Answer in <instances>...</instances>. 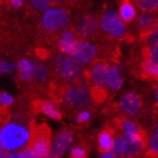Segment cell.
I'll list each match as a JSON object with an SVG mask.
<instances>
[{"label": "cell", "instance_id": "836d02e7", "mask_svg": "<svg viewBox=\"0 0 158 158\" xmlns=\"http://www.w3.org/2000/svg\"><path fill=\"white\" fill-rule=\"evenodd\" d=\"M157 36H158V32L157 30L152 31V33H150V35L148 36V41L150 43H157Z\"/></svg>", "mask_w": 158, "mask_h": 158}, {"label": "cell", "instance_id": "d6a6232c", "mask_svg": "<svg viewBox=\"0 0 158 158\" xmlns=\"http://www.w3.org/2000/svg\"><path fill=\"white\" fill-rule=\"evenodd\" d=\"M61 39L64 40H75V34L71 31H63L62 32V37Z\"/></svg>", "mask_w": 158, "mask_h": 158}, {"label": "cell", "instance_id": "d6986e66", "mask_svg": "<svg viewBox=\"0 0 158 158\" xmlns=\"http://www.w3.org/2000/svg\"><path fill=\"white\" fill-rule=\"evenodd\" d=\"M49 76L46 67L42 62H34L33 63V78H35L39 81L45 80Z\"/></svg>", "mask_w": 158, "mask_h": 158}, {"label": "cell", "instance_id": "484cf974", "mask_svg": "<svg viewBox=\"0 0 158 158\" xmlns=\"http://www.w3.org/2000/svg\"><path fill=\"white\" fill-rule=\"evenodd\" d=\"M14 103V98L8 93H0V105L9 106Z\"/></svg>", "mask_w": 158, "mask_h": 158}, {"label": "cell", "instance_id": "8fae6325", "mask_svg": "<svg viewBox=\"0 0 158 158\" xmlns=\"http://www.w3.org/2000/svg\"><path fill=\"white\" fill-rule=\"evenodd\" d=\"M145 148V143L141 139H132L125 138V146L124 150H123V156H128V157H133V156L138 155L139 152H142V149Z\"/></svg>", "mask_w": 158, "mask_h": 158}, {"label": "cell", "instance_id": "4fadbf2b", "mask_svg": "<svg viewBox=\"0 0 158 158\" xmlns=\"http://www.w3.org/2000/svg\"><path fill=\"white\" fill-rule=\"evenodd\" d=\"M19 77L25 81H30L33 78V62L27 59H22L17 64Z\"/></svg>", "mask_w": 158, "mask_h": 158}, {"label": "cell", "instance_id": "cb8c5ba5", "mask_svg": "<svg viewBox=\"0 0 158 158\" xmlns=\"http://www.w3.org/2000/svg\"><path fill=\"white\" fill-rule=\"evenodd\" d=\"M152 22H154V17H152V15H150V14H143V15H141V16L138 18V25H139V27H141V28H147V27H149L152 24Z\"/></svg>", "mask_w": 158, "mask_h": 158}, {"label": "cell", "instance_id": "3957f363", "mask_svg": "<svg viewBox=\"0 0 158 158\" xmlns=\"http://www.w3.org/2000/svg\"><path fill=\"white\" fill-rule=\"evenodd\" d=\"M42 17V26L45 31L56 32L68 23V14L60 8H48Z\"/></svg>", "mask_w": 158, "mask_h": 158}, {"label": "cell", "instance_id": "d4e9b609", "mask_svg": "<svg viewBox=\"0 0 158 158\" xmlns=\"http://www.w3.org/2000/svg\"><path fill=\"white\" fill-rule=\"evenodd\" d=\"M31 2L33 3V6L37 10H41V11L46 10L50 7V5H51L50 0H31Z\"/></svg>", "mask_w": 158, "mask_h": 158}, {"label": "cell", "instance_id": "2e32d148", "mask_svg": "<svg viewBox=\"0 0 158 158\" xmlns=\"http://www.w3.org/2000/svg\"><path fill=\"white\" fill-rule=\"evenodd\" d=\"M123 129H124L125 132V138L132 139V140H135V139H141L140 137V130H139L138 125H135L132 121H127L123 122Z\"/></svg>", "mask_w": 158, "mask_h": 158}, {"label": "cell", "instance_id": "74e56055", "mask_svg": "<svg viewBox=\"0 0 158 158\" xmlns=\"http://www.w3.org/2000/svg\"><path fill=\"white\" fill-rule=\"evenodd\" d=\"M6 157H8V158H17V154L15 152H10L8 155H6Z\"/></svg>", "mask_w": 158, "mask_h": 158}, {"label": "cell", "instance_id": "6da1fadb", "mask_svg": "<svg viewBox=\"0 0 158 158\" xmlns=\"http://www.w3.org/2000/svg\"><path fill=\"white\" fill-rule=\"evenodd\" d=\"M31 139L30 131L18 123H7L0 129V145L7 152H15L25 147Z\"/></svg>", "mask_w": 158, "mask_h": 158}, {"label": "cell", "instance_id": "e575fe53", "mask_svg": "<svg viewBox=\"0 0 158 158\" xmlns=\"http://www.w3.org/2000/svg\"><path fill=\"white\" fill-rule=\"evenodd\" d=\"M10 2H11V5H13L15 8H19V7L23 6L24 0H10Z\"/></svg>", "mask_w": 158, "mask_h": 158}, {"label": "cell", "instance_id": "603a6c76", "mask_svg": "<svg viewBox=\"0 0 158 158\" xmlns=\"http://www.w3.org/2000/svg\"><path fill=\"white\" fill-rule=\"evenodd\" d=\"M139 7L145 11H152L155 10L158 6V0H139Z\"/></svg>", "mask_w": 158, "mask_h": 158}, {"label": "cell", "instance_id": "8d00e7d4", "mask_svg": "<svg viewBox=\"0 0 158 158\" xmlns=\"http://www.w3.org/2000/svg\"><path fill=\"white\" fill-rule=\"evenodd\" d=\"M3 157H6V150L0 146V158H3Z\"/></svg>", "mask_w": 158, "mask_h": 158}, {"label": "cell", "instance_id": "4316f807", "mask_svg": "<svg viewBox=\"0 0 158 158\" xmlns=\"http://www.w3.org/2000/svg\"><path fill=\"white\" fill-rule=\"evenodd\" d=\"M158 152V133L157 131L152 135V137L150 138V152L152 155H157Z\"/></svg>", "mask_w": 158, "mask_h": 158}, {"label": "cell", "instance_id": "7c38bea8", "mask_svg": "<svg viewBox=\"0 0 158 158\" xmlns=\"http://www.w3.org/2000/svg\"><path fill=\"white\" fill-rule=\"evenodd\" d=\"M122 77L120 73V67L114 66L109 68L107 70V86H110L112 89L118 90L122 87Z\"/></svg>", "mask_w": 158, "mask_h": 158}, {"label": "cell", "instance_id": "5b68a950", "mask_svg": "<svg viewBox=\"0 0 158 158\" xmlns=\"http://www.w3.org/2000/svg\"><path fill=\"white\" fill-rule=\"evenodd\" d=\"M101 27L103 31L109 33L111 36L120 37L124 34V24L122 22L121 17L115 11L110 10L103 16L101 22Z\"/></svg>", "mask_w": 158, "mask_h": 158}, {"label": "cell", "instance_id": "ffe728a7", "mask_svg": "<svg viewBox=\"0 0 158 158\" xmlns=\"http://www.w3.org/2000/svg\"><path fill=\"white\" fill-rule=\"evenodd\" d=\"M98 142H99V148L102 149L103 152H109L111 150L113 147V140L112 135L107 133V132H103L99 135V139H98Z\"/></svg>", "mask_w": 158, "mask_h": 158}, {"label": "cell", "instance_id": "44dd1931", "mask_svg": "<svg viewBox=\"0 0 158 158\" xmlns=\"http://www.w3.org/2000/svg\"><path fill=\"white\" fill-rule=\"evenodd\" d=\"M142 68H143V71H145L146 75L157 77V75H158L157 61H155V60H147V61H145Z\"/></svg>", "mask_w": 158, "mask_h": 158}, {"label": "cell", "instance_id": "ac0fdd59", "mask_svg": "<svg viewBox=\"0 0 158 158\" xmlns=\"http://www.w3.org/2000/svg\"><path fill=\"white\" fill-rule=\"evenodd\" d=\"M41 111H42L46 116L53 118V120H60L61 118V113L56 106L53 105L52 103L45 102L43 103L42 106H41Z\"/></svg>", "mask_w": 158, "mask_h": 158}, {"label": "cell", "instance_id": "ab89813d", "mask_svg": "<svg viewBox=\"0 0 158 158\" xmlns=\"http://www.w3.org/2000/svg\"><path fill=\"white\" fill-rule=\"evenodd\" d=\"M54 2H56V3H62L63 1H66V0H53Z\"/></svg>", "mask_w": 158, "mask_h": 158}, {"label": "cell", "instance_id": "83f0119b", "mask_svg": "<svg viewBox=\"0 0 158 158\" xmlns=\"http://www.w3.org/2000/svg\"><path fill=\"white\" fill-rule=\"evenodd\" d=\"M86 155V152L80 147H73L70 150V156L73 158H84Z\"/></svg>", "mask_w": 158, "mask_h": 158}, {"label": "cell", "instance_id": "ba28073f", "mask_svg": "<svg viewBox=\"0 0 158 158\" xmlns=\"http://www.w3.org/2000/svg\"><path fill=\"white\" fill-rule=\"evenodd\" d=\"M96 56V48L88 42H80L78 50L75 54V59L80 64H88Z\"/></svg>", "mask_w": 158, "mask_h": 158}, {"label": "cell", "instance_id": "f546056e", "mask_svg": "<svg viewBox=\"0 0 158 158\" xmlns=\"http://www.w3.org/2000/svg\"><path fill=\"white\" fill-rule=\"evenodd\" d=\"M2 66V73H11L15 70V64L11 62H7V61H2L1 62Z\"/></svg>", "mask_w": 158, "mask_h": 158}, {"label": "cell", "instance_id": "9c48e42d", "mask_svg": "<svg viewBox=\"0 0 158 158\" xmlns=\"http://www.w3.org/2000/svg\"><path fill=\"white\" fill-rule=\"evenodd\" d=\"M107 70L109 67L104 63H97L92 70V80L97 88L107 86Z\"/></svg>", "mask_w": 158, "mask_h": 158}, {"label": "cell", "instance_id": "52a82bcc", "mask_svg": "<svg viewBox=\"0 0 158 158\" xmlns=\"http://www.w3.org/2000/svg\"><path fill=\"white\" fill-rule=\"evenodd\" d=\"M73 141V133L70 131H62L56 135L52 145V155L54 157H61L66 152Z\"/></svg>", "mask_w": 158, "mask_h": 158}, {"label": "cell", "instance_id": "e0dca14e", "mask_svg": "<svg viewBox=\"0 0 158 158\" xmlns=\"http://www.w3.org/2000/svg\"><path fill=\"white\" fill-rule=\"evenodd\" d=\"M120 17L124 22H130L135 17V9L130 2H124L120 8Z\"/></svg>", "mask_w": 158, "mask_h": 158}, {"label": "cell", "instance_id": "7a4b0ae2", "mask_svg": "<svg viewBox=\"0 0 158 158\" xmlns=\"http://www.w3.org/2000/svg\"><path fill=\"white\" fill-rule=\"evenodd\" d=\"M53 64L56 73L67 79L68 81H76L80 77L81 73L80 63L75 59V56H56Z\"/></svg>", "mask_w": 158, "mask_h": 158}, {"label": "cell", "instance_id": "7402d4cb", "mask_svg": "<svg viewBox=\"0 0 158 158\" xmlns=\"http://www.w3.org/2000/svg\"><path fill=\"white\" fill-rule=\"evenodd\" d=\"M125 146V138H118L115 141L113 142V147L111 152L115 157H121L123 156V150H124Z\"/></svg>", "mask_w": 158, "mask_h": 158}, {"label": "cell", "instance_id": "f1b7e54d", "mask_svg": "<svg viewBox=\"0 0 158 158\" xmlns=\"http://www.w3.org/2000/svg\"><path fill=\"white\" fill-rule=\"evenodd\" d=\"M17 158H37V155L35 154L33 149H26L24 152H20L17 154Z\"/></svg>", "mask_w": 158, "mask_h": 158}, {"label": "cell", "instance_id": "9a60e30c", "mask_svg": "<svg viewBox=\"0 0 158 158\" xmlns=\"http://www.w3.org/2000/svg\"><path fill=\"white\" fill-rule=\"evenodd\" d=\"M33 150L37 155V158L49 157L50 155V143L46 138H40L34 142Z\"/></svg>", "mask_w": 158, "mask_h": 158}, {"label": "cell", "instance_id": "8992f818", "mask_svg": "<svg viewBox=\"0 0 158 158\" xmlns=\"http://www.w3.org/2000/svg\"><path fill=\"white\" fill-rule=\"evenodd\" d=\"M120 105L124 113L129 115H135L141 109V99L135 93H129L121 98Z\"/></svg>", "mask_w": 158, "mask_h": 158}, {"label": "cell", "instance_id": "f35d334b", "mask_svg": "<svg viewBox=\"0 0 158 158\" xmlns=\"http://www.w3.org/2000/svg\"><path fill=\"white\" fill-rule=\"evenodd\" d=\"M1 62H2V61H0V77H1V75H2V66H1Z\"/></svg>", "mask_w": 158, "mask_h": 158}, {"label": "cell", "instance_id": "277c9868", "mask_svg": "<svg viewBox=\"0 0 158 158\" xmlns=\"http://www.w3.org/2000/svg\"><path fill=\"white\" fill-rule=\"evenodd\" d=\"M90 102H92V96L88 90L84 87H73L69 90H67L64 95L66 105L73 109L87 106Z\"/></svg>", "mask_w": 158, "mask_h": 158}, {"label": "cell", "instance_id": "30bf717a", "mask_svg": "<svg viewBox=\"0 0 158 158\" xmlns=\"http://www.w3.org/2000/svg\"><path fill=\"white\" fill-rule=\"evenodd\" d=\"M96 27H97V22H96L95 17L90 16V15H86V16L81 17L80 20L78 22L77 30H78L80 35L88 36V35L95 32Z\"/></svg>", "mask_w": 158, "mask_h": 158}, {"label": "cell", "instance_id": "60d3db41", "mask_svg": "<svg viewBox=\"0 0 158 158\" xmlns=\"http://www.w3.org/2000/svg\"><path fill=\"white\" fill-rule=\"evenodd\" d=\"M157 95H158V94H157V90H156V94H155V101H156V103H157Z\"/></svg>", "mask_w": 158, "mask_h": 158}, {"label": "cell", "instance_id": "4dcf8cb0", "mask_svg": "<svg viewBox=\"0 0 158 158\" xmlns=\"http://www.w3.org/2000/svg\"><path fill=\"white\" fill-rule=\"evenodd\" d=\"M90 118V113L88 111H82L77 115V122L79 123H84V122H87Z\"/></svg>", "mask_w": 158, "mask_h": 158}, {"label": "cell", "instance_id": "5bb4252c", "mask_svg": "<svg viewBox=\"0 0 158 158\" xmlns=\"http://www.w3.org/2000/svg\"><path fill=\"white\" fill-rule=\"evenodd\" d=\"M79 45H80V41H77V40L60 39L59 42H58L59 49L61 50L63 53H66L67 56H73L76 54Z\"/></svg>", "mask_w": 158, "mask_h": 158}, {"label": "cell", "instance_id": "d590c367", "mask_svg": "<svg viewBox=\"0 0 158 158\" xmlns=\"http://www.w3.org/2000/svg\"><path fill=\"white\" fill-rule=\"evenodd\" d=\"M101 157H102V158H114L115 156L113 155V152H111V150H109V152H103Z\"/></svg>", "mask_w": 158, "mask_h": 158}, {"label": "cell", "instance_id": "1f68e13d", "mask_svg": "<svg viewBox=\"0 0 158 158\" xmlns=\"http://www.w3.org/2000/svg\"><path fill=\"white\" fill-rule=\"evenodd\" d=\"M150 54H152V60L157 61V59H158V46H157V43H152V48H150Z\"/></svg>", "mask_w": 158, "mask_h": 158}]
</instances>
